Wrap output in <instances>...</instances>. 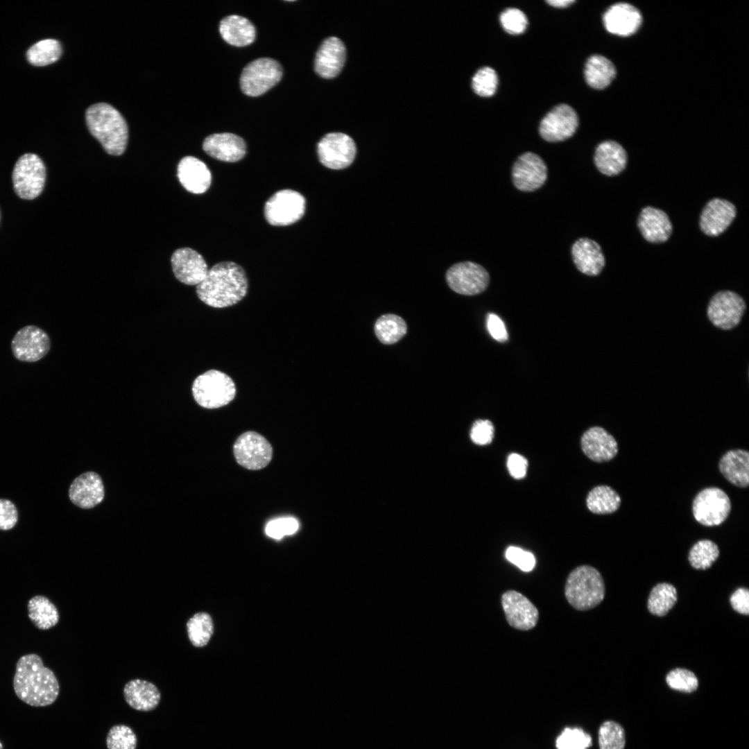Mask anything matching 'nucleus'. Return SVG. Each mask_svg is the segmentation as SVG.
<instances>
[{"label":"nucleus","instance_id":"21","mask_svg":"<svg viewBox=\"0 0 749 749\" xmlns=\"http://www.w3.org/2000/svg\"><path fill=\"white\" fill-rule=\"evenodd\" d=\"M203 148L212 157L227 162L239 161L246 153L244 140L230 132L216 133L207 137L203 143Z\"/></svg>","mask_w":749,"mask_h":749},{"label":"nucleus","instance_id":"27","mask_svg":"<svg viewBox=\"0 0 749 749\" xmlns=\"http://www.w3.org/2000/svg\"><path fill=\"white\" fill-rule=\"evenodd\" d=\"M571 255L576 268L589 276L598 275L605 264L599 244L588 238H580L573 244Z\"/></svg>","mask_w":749,"mask_h":749},{"label":"nucleus","instance_id":"24","mask_svg":"<svg viewBox=\"0 0 749 749\" xmlns=\"http://www.w3.org/2000/svg\"><path fill=\"white\" fill-rule=\"evenodd\" d=\"M642 18L640 12L627 3H616L605 12L603 23L606 30L619 36H629L639 28Z\"/></svg>","mask_w":749,"mask_h":749},{"label":"nucleus","instance_id":"53","mask_svg":"<svg viewBox=\"0 0 749 749\" xmlns=\"http://www.w3.org/2000/svg\"><path fill=\"white\" fill-rule=\"evenodd\" d=\"M574 0H549L546 1L551 6L556 8H565L574 3Z\"/></svg>","mask_w":749,"mask_h":749},{"label":"nucleus","instance_id":"29","mask_svg":"<svg viewBox=\"0 0 749 749\" xmlns=\"http://www.w3.org/2000/svg\"><path fill=\"white\" fill-rule=\"evenodd\" d=\"M594 163L601 173L608 176H614L626 168L627 154L619 143L610 140L605 141L596 147Z\"/></svg>","mask_w":749,"mask_h":749},{"label":"nucleus","instance_id":"5","mask_svg":"<svg viewBox=\"0 0 749 749\" xmlns=\"http://www.w3.org/2000/svg\"><path fill=\"white\" fill-rule=\"evenodd\" d=\"M192 394L200 406L218 408L231 402L235 397L236 386L227 374L209 370L199 375L192 385Z\"/></svg>","mask_w":749,"mask_h":749},{"label":"nucleus","instance_id":"37","mask_svg":"<svg viewBox=\"0 0 749 749\" xmlns=\"http://www.w3.org/2000/svg\"><path fill=\"white\" fill-rule=\"evenodd\" d=\"M213 630L212 619L207 612H198L187 622L189 639L196 647L205 646L212 635Z\"/></svg>","mask_w":749,"mask_h":749},{"label":"nucleus","instance_id":"38","mask_svg":"<svg viewBox=\"0 0 749 749\" xmlns=\"http://www.w3.org/2000/svg\"><path fill=\"white\" fill-rule=\"evenodd\" d=\"M62 53L60 43L54 39H46L34 44L27 51V59L35 66H45L57 61Z\"/></svg>","mask_w":749,"mask_h":749},{"label":"nucleus","instance_id":"44","mask_svg":"<svg viewBox=\"0 0 749 749\" xmlns=\"http://www.w3.org/2000/svg\"><path fill=\"white\" fill-rule=\"evenodd\" d=\"M497 75L495 71L489 67H484L478 70L472 80L474 92L483 97L493 95L497 89Z\"/></svg>","mask_w":749,"mask_h":749},{"label":"nucleus","instance_id":"20","mask_svg":"<svg viewBox=\"0 0 749 749\" xmlns=\"http://www.w3.org/2000/svg\"><path fill=\"white\" fill-rule=\"evenodd\" d=\"M345 58L343 42L336 37H329L323 40L316 52L314 70L322 78H335L342 70Z\"/></svg>","mask_w":749,"mask_h":749},{"label":"nucleus","instance_id":"41","mask_svg":"<svg viewBox=\"0 0 749 749\" xmlns=\"http://www.w3.org/2000/svg\"><path fill=\"white\" fill-rule=\"evenodd\" d=\"M556 749H588L592 746L591 735L581 728L565 727L556 737Z\"/></svg>","mask_w":749,"mask_h":749},{"label":"nucleus","instance_id":"32","mask_svg":"<svg viewBox=\"0 0 749 749\" xmlns=\"http://www.w3.org/2000/svg\"><path fill=\"white\" fill-rule=\"evenodd\" d=\"M27 609L28 618L40 630H49L59 621L60 615L57 608L45 596L36 595L32 597L28 602Z\"/></svg>","mask_w":749,"mask_h":749},{"label":"nucleus","instance_id":"22","mask_svg":"<svg viewBox=\"0 0 749 749\" xmlns=\"http://www.w3.org/2000/svg\"><path fill=\"white\" fill-rule=\"evenodd\" d=\"M70 500L84 509L100 503L104 497V488L100 476L93 472H85L74 479L69 490Z\"/></svg>","mask_w":749,"mask_h":749},{"label":"nucleus","instance_id":"17","mask_svg":"<svg viewBox=\"0 0 749 749\" xmlns=\"http://www.w3.org/2000/svg\"><path fill=\"white\" fill-rule=\"evenodd\" d=\"M501 605L508 624L517 630L533 628L539 619L537 608L522 594L508 590L501 596Z\"/></svg>","mask_w":749,"mask_h":749},{"label":"nucleus","instance_id":"18","mask_svg":"<svg viewBox=\"0 0 749 749\" xmlns=\"http://www.w3.org/2000/svg\"><path fill=\"white\" fill-rule=\"evenodd\" d=\"M171 265L176 279L191 286L200 284L209 270L202 255L189 248L176 250L171 257Z\"/></svg>","mask_w":749,"mask_h":749},{"label":"nucleus","instance_id":"15","mask_svg":"<svg viewBox=\"0 0 749 749\" xmlns=\"http://www.w3.org/2000/svg\"><path fill=\"white\" fill-rule=\"evenodd\" d=\"M578 125L575 110L568 105L560 104L553 107L541 121L540 134L546 141H562L571 137Z\"/></svg>","mask_w":749,"mask_h":749},{"label":"nucleus","instance_id":"48","mask_svg":"<svg viewBox=\"0 0 749 749\" xmlns=\"http://www.w3.org/2000/svg\"><path fill=\"white\" fill-rule=\"evenodd\" d=\"M506 558L524 571H531L535 564V557L531 553L516 546H509L506 549Z\"/></svg>","mask_w":749,"mask_h":749},{"label":"nucleus","instance_id":"40","mask_svg":"<svg viewBox=\"0 0 749 749\" xmlns=\"http://www.w3.org/2000/svg\"><path fill=\"white\" fill-rule=\"evenodd\" d=\"M599 749H624L626 734L623 727L614 721H605L598 732Z\"/></svg>","mask_w":749,"mask_h":749},{"label":"nucleus","instance_id":"35","mask_svg":"<svg viewBox=\"0 0 749 749\" xmlns=\"http://www.w3.org/2000/svg\"><path fill=\"white\" fill-rule=\"evenodd\" d=\"M374 333L384 344H393L406 333V324L400 316L388 313L379 317L374 324Z\"/></svg>","mask_w":749,"mask_h":749},{"label":"nucleus","instance_id":"19","mask_svg":"<svg viewBox=\"0 0 749 749\" xmlns=\"http://www.w3.org/2000/svg\"><path fill=\"white\" fill-rule=\"evenodd\" d=\"M736 215L737 209L732 203L714 198L706 204L701 212L700 230L708 236H718L730 225Z\"/></svg>","mask_w":749,"mask_h":749},{"label":"nucleus","instance_id":"34","mask_svg":"<svg viewBox=\"0 0 749 749\" xmlns=\"http://www.w3.org/2000/svg\"><path fill=\"white\" fill-rule=\"evenodd\" d=\"M586 503L593 513L604 515L615 512L621 504L617 492L608 485H598L588 494Z\"/></svg>","mask_w":749,"mask_h":749},{"label":"nucleus","instance_id":"13","mask_svg":"<svg viewBox=\"0 0 749 749\" xmlns=\"http://www.w3.org/2000/svg\"><path fill=\"white\" fill-rule=\"evenodd\" d=\"M746 307V303L739 295L732 291H722L712 298L707 314L714 326L729 330L739 323Z\"/></svg>","mask_w":749,"mask_h":749},{"label":"nucleus","instance_id":"14","mask_svg":"<svg viewBox=\"0 0 749 749\" xmlns=\"http://www.w3.org/2000/svg\"><path fill=\"white\" fill-rule=\"evenodd\" d=\"M14 356L22 362L33 363L44 358L51 349L49 335L40 327L27 325L19 329L11 342Z\"/></svg>","mask_w":749,"mask_h":749},{"label":"nucleus","instance_id":"30","mask_svg":"<svg viewBox=\"0 0 749 749\" xmlns=\"http://www.w3.org/2000/svg\"><path fill=\"white\" fill-rule=\"evenodd\" d=\"M719 470L733 485L746 488L749 484V453L743 449L727 451L721 458Z\"/></svg>","mask_w":749,"mask_h":749},{"label":"nucleus","instance_id":"28","mask_svg":"<svg viewBox=\"0 0 749 749\" xmlns=\"http://www.w3.org/2000/svg\"><path fill=\"white\" fill-rule=\"evenodd\" d=\"M123 697L132 709L141 712L154 710L161 700V693L153 683L141 679L128 681L124 686Z\"/></svg>","mask_w":749,"mask_h":749},{"label":"nucleus","instance_id":"26","mask_svg":"<svg viewBox=\"0 0 749 749\" xmlns=\"http://www.w3.org/2000/svg\"><path fill=\"white\" fill-rule=\"evenodd\" d=\"M637 225L643 237L648 242H665L672 232V224L668 215L662 210L646 207L638 217Z\"/></svg>","mask_w":749,"mask_h":749},{"label":"nucleus","instance_id":"51","mask_svg":"<svg viewBox=\"0 0 749 749\" xmlns=\"http://www.w3.org/2000/svg\"><path fill=\"white\" fill-rule=\"evenodd\" d=\"M528 467L527 460L518 454H511L507 460V467L510 474L515 479L524 478Z\"/></svg>","mask_w":749,"mask_h":749},{"label":"nucleus","instance_id":"25","mask_svg":"<svg viewBox=\"0 0 749 749\" xmlns=\"http://www.w3.org/2000/svg\"><path fill=\"white\" fill-rule=\"evenodd\" d=\"M178 178L186 190L196 194L205 192L212 182V174L207 165L193 156H186L180 161Z\"/></svg>","mask_w":749,"mask_h":749},{"label":"nucleus","instance_id":"52","mask_svg":"<svg viewBox=\"0 0 749 749\" xmlns=\"http://www.w3.org/2000/svg\"><path fill=\"white\" fill-rule=\"evenodd\" d=\"M732 608L737 612L748 615L749 614V592L743 587L738 588L731 595L730 599Z\"/></svg>","mask_w":749,"mask_h":749},{"label":"nucleus","instance_id":"50","mask_svg":"<svg viewBox=\"0 0 749 749\" xmlns=\"http://www.w3.org/2000/svg\"><path fill=\"white\" fill-rule=\"evenodd\" d=\"M487 328L496 341L504 343L508 340V336L506 326L503 320L495 313H489L487 316Z\"/></svg>","mask_w":749,"mask_h":749},{"label":"nucleus","instance_id":"2","mask_svg":"<svg viewBox=\"0 0 749 749\" xmlns=\"http://www.w3.org/2000/svg\"><path fill=\"white\" fill-rule=\"evenodd\" d=\"M248 289L243 268L233 261H221L214 265L203 280L196 286V294L205 304L214 308H225L240 302Z\"/></svg>","mask_w":749,"mask_h":749},{"label":"nucleus","instance_id":"9","mask_svg":"<svg viewBox=\"0 0 749 749\" xmlns=\"http://www.w3.org/2000/svg\"><path fill=\"white\" fill-rule=\"evenodd\" d=\"M696 520L706 526H718L728 517L731 503L728 494L718 488H707L694 498L692 505Z\"/></svg>","mask_w":749,"mask_h":749},{"label":"nucleus","instance_id":"4","mask_svg":"<svg viewBox=\"0 0 749 749\" xmlns=\"http://www.w3.org/2000/svg\"><path fill=\"white\" fill-rule=\"evenodd\" d=\"M605 583L600 572L589 565H581L567 576L565 595L576 610L585 611L599 605L605 596Z\"/></svg>","mask_w":749,"mask_h":749},{"label":"nucleus","instance_id":"12","mask_svg":"<svg viewBox=\"0 0 749 749\" xmlns=\"http://www.w3.org/2000/svg\"><path fill=\"white\" fill-rule=\"evenodd\" d=\"M451 290L461 295H474L484 291L490 281L488 272L480 264L463 261L451 266L446 273Z\"/></svg>","mask_w":749,"mask_h":749},{"label":"nucleus","instance_id":"45","mask_svg":"<svg viewBox=\"0 0 749 749\" xmlns=\"http://www.w3.org/2000/svg\"><path fill=\"white\" fill-rule=\"evenodd\" d=\"M503 29L510 34H520L526 28L528 20L525 14L517 8H508L500 15Z\"/></svg>","mask_w":749,"mask_h":749},{"label":"nucleus","instance_id":"36","mask_svg":"<svg viewBox=\"0 0 749 749\" xmlns=\"http://www.w3.org/2000/svg\"><path fill=\"white\" fill-rule=\"evenodd\" d=\"M677 599V591L673 585L667 583H658L650 593L648 609L654 615L664 616L674 606Z\"/></svg>","mask_w":749,"mask_h":749},{"label":"nucleus","instance_id":"8","mask_svg":"<svg viewBox=\"0 0 749 749\" xmlns=\"http://www.w3.org/2000/svg\"><path fill=\"white\" fill-rule=\"evenodd\" d=\"M305 205V198L300 193L291 189L280 190L266 201L264 216L272 225H289L303 216Z\"/></svg>","mask_w":749,"mask_h":749},{"label":"nucleus","instance_id":"16","mask_svg":"<svg viewBox=\"0 0 749 749\" xmlns=\"http://www.w3.org/2000/svg\"><path fill=\"white\" fill-rule=\"evenodd\" d=\"M547 167L537 154L526 152L521 155L513 164L512 179L517 189L522 191H533L540 188L547 178Z\"/></svg>","mask_w":749,"mask_h":749},{"label":"nucleus","instance_id":"7","mask_svg":"<svg viewBox=\"0 0 749 749\" xmlns=\"http://www.w3.org/2000/svg\"><path fill=\"white\" fill-rule=\"evenodd\" d=\"M283 74L280 64L270 58H260L248 64L240 77L242 92L249 96L262 95L274 87Z\"/></svg>","mask_w":749,"mask_h":749},{"label":"nucleus","instance_id":"1","mask_svg":"<svg viewBox=\"0 0 749 749\" xmlns=\"http://www.w3.org/2000/svg\"><path fill=\"white\" fill-rule=\"evenodd\" d=\"M13 688L21 700L33 707L51 705L60 693L59 682L53 671L46 667L42 658L35 653L24 655L18 660Z\"/></svg>","mask_w":749,"mask_h":749},{"label":"nucleus","instance_id":"6","mask_svg":"<svg viewBox=\"0 0 749 749\" xmlns=\"http://www.w3.org/2000/svg\"><path fill=\"white\" fill-rule=\"evenodd\" d=\"M13 187L17 195L25 200H33L43 191L46 180V168L35 154L26 153L16 162L12 174Z\"/></svg>","mask_w":749,"mask_h":749},{"label":"nucleus","instance_id":"54","mask_svg":"<svg viewBox=\"0 0 749 749\" xmlns=\"http://www.w3.org/2000/svg\"><path fill=\"white\" fill-rule=\"evenodd\" d=\"M0 749H3V744H2V743L1 741H0Z\"/></svg>","mask_w":749,"mask_h":749},{"label":"nucleus","instance_id":"23","mask_svg":"<svg viewBox=\"0 0 749 749\" xmlns=\"http://www.w3.org/2000/svg\"><path fill=\"white\" fill-rule=\"evenodd\" d=\"M584 454L592 460L601 463L610 460L618 453V445L615 438L600 427L587 430L580 440Z\"/></svg>","mask_w":749,"mask_h":749},{"label":"nucleus","instance_id":"31","mask_svg":"<svg viewBox=\"0 0 749 749\" xmlns=\"http://www.w3.org/2000/svg\"><path fill=\"white\" fill-rule=\"evenodd\" d=\"M219 31L223 39L235 46H245L255 41L256 30L247 18L232 15L224 17L220 22Z\"/></svg>","mask_w":749,"mask_h":749},{"label":"nucleus","instance_id":"3","mask_svg":"<svg viewBox=\"0 0 749 749\" xmlns=\"http://www.w3.org/2000/svg\"><path fill=\"white\" fill-rule=\"evenodd\" d=\"M86 121L91 134L108 154L120 155L125 151L128 127L114 107L105 103L92 105L87 110Z\"/></svg>","mask_w":749,"mask_h":749},{"label":"nucleus","instance_id":"46","mask_svg":"<svg viewBox=\"0 0 749 749\" xmlns=\"http://www.w3.org/2000/svg\"><path fill=\"white\" fill-rule=\"evenodd\" d=\"M299 528V524L293 517H284L269 522L266 526V535L272 538L279 540L284 535L295 533Z\"/></svg>","mask_w":749,"mask_h":749},{"label":"nucleus","instance_id":"47","mask_svg":"<svg viewBox=\"0 0 749 749\" xmlns=\"http://www.w3.org/2000/svg\"><path fill=\"white\" fill-rule=\"evenodd\" d=\"M494 428L488 420H478L473 424L470 438L476 445H484L492 442L494 438Z\"/></svg>","mask_w":749,"mask_h":749},{"label":"nucleus","instance_id":"33","mask_svg":"<svg viewBox=\"0 0 749 749\" xmlns=\"http://www.w3.org/2000/svg\"><path fill=\"white\" fill-rule=\"evenodd\" d=\"M585 78L592 88L602 89L608 87L616 75L612 62L601 55L590 56L585 66Z\"/></svg>","mask_w":749,"mask_h":749},{"label":"nucleus","instance_id":"42","mask_svg":"<svg viewBox=\"0 0 749 749\" xmlns=\"http://www.w3.org/2000/svg\"><path fill=\"white\" fill-rule=\"evenodd\" d=\"M137 737L133 730L123 724L112 726L106 737L107 749H136Z\"/></svg>","mask_w":749,"mask_h":749},{"label":"nucleus","instance_id":"49","mask_svg":"<svg viewBox=\"0 0 749 749\" xmlns=\"http://www.w3.org/2000/svg\"><path fill=\"white\" fill-rule=\"evenodd\" d=\"M17 522V511L14 503L7 499H0V529L9 530Z\"/></svg>","mask_w":749,"mask_h":749},{"label":"nucleus","instance_id":"39","mask_svg":"<svg viewBox=\"0 0 749 749\" xmlns=\"http://www.w3.org/2000/svg\"><path fill=\"white\" fill-rule=\"evenodd\" d=\"M718 556L719 549L716 543L709 540H702L691 547L688 559L694 569H707L716 561Z\"/></svg>","mask_w":749,"mask_h":749},{"label":"nucleus","instance_id":"43","mask_svg":"<svg viewBox=\"0 0 749 749\" xmlns=\"http://www.w3.org/2000/svg\"><path fill=\"white\" fill-rule=\"evenodd\" d=\"M666 682L671 689L685 693L694 692L698 687V680L696 675L692 671L682 668L671 670L666 676Z\"/></svg>","mask_w":749,"mask_h":749},{"label":"nucleus","instance_id":"11","mask_svg":"<svg viewBox=\"0 0 749 749\" xmlns=\"http://www.w3.org/2000/svg\"><path fill=\"white\" fill-rule=\"evenodd\" d=\"M319 160L325 166L341 170L349 166L354 161L356 148L353 139L342 132L325 135L318 143Z\"/></svg>","mask_w":749,"mask_h":749},{"label":"nucleus","instance_id":"10","mask_svg":"<svg viewBox=\"0 0 749 749\" xmlns=\"http://www.w3.org/2000/svg\"><path fill=\"white\" fill-rule=\"evenodd\" d=\"M233 451L236 462L251 470H259L266 467L273 456L270 442L255 431L242 433L235 441Z\"/></svg>","mask_w":749,"mask_h":749}]
</instances>
